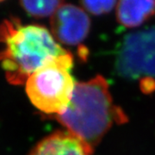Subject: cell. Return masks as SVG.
I'll use <instances>...</instances> for the list:
<instances>
[{
	"instance_id": "7",
	"label": "cell",
	"mask_w": 155,
	"mask_h": 155,
	"mask_svg": "<svg viewBox=\"0 0 155 155\" xmlns=\"http://www.w3.org/2000/svg\"><path fill=\"white\" fill-rule=\"evenodd\" d=\"M155 14V0H118L116 18L122 26L136 28Z\"/></svg>"
},
{
	"instance_id": "5",
	"label": "cell",
	"mask_w": 155,
	"mask_h": 155,
	"mask_svg": "<svg viewBox=\"0 0 155 155\" xmlns=\"http://www.w3.org/2000/svg\"><path fill=\"white\" fill-rule=\"evenodd\" d=\"M51 33L57 41L69 46L82 43L91 29L87 12L72 4H64L50 17Z\"/></svg>"
},
{
	"instance_id": "10",
	"label": "cell",
	"mask_w": 155,
	"mask_h": 155,
	"mask_svg": "<svg viewBox=\"0 0 155 155\" xmlns=\"http://www.w3.org/2000/svg\"><path fill=\"white\" fill-rule=\"evenodd\" d=\"M4 1H5V0H0V3H2V2H4Z\"/></svg>"
},
{
	"instance_id": "1",
	"label": "cell",
	"mask_w": 155,
	"mask_h": 155,
	"mask_svg": "<svg viewBox=\"0 0 155 155\" xmlns=\"http://www.w3.org/2000/svg\"><path fill=\"white\" fill-rule=\"evenodd\" d=\"M0 66L7 81L22 85L46 61L67 54L46 27L23 24L17 17L0 23Z\"/></svg>"
},
{
	"instance_id": "2",
	"label": "cell",
	"mask_w": 155,
	"mask_h": 155,
	"mask_svg": "<svg viewBox=\"0 0 155 155\" xmlns=\"http://www.w3.org/2000/svg\"><path fill=\"white\" fill-rule=\"evenodd\" d=\"M55 118L68 132L91 148L99 143L114 124L127 121L122 109L114 104L109 84L101 75L85 82H76L67 109Z\"/></svg>"
},
{
	"instance_id": "3",
	"label": "cell",
	"mask_w": 155,
	"mask_h": 155,
	"mask_svg": "<svg viewBox=\"0 0 155 155\" xmlns=\"http://www.w3.org/2000/svg\"><path fill=\"white\" fill-rule=\"evenodd\" d=\"M72 67L73 57L68 52L49 59L29 76L25 89L35 108L55 116L66 111L76 84L71 73Z\"/></svg>"
},
{
	"instance_id": "8",
	"label": "cell",
	"mask_w": 155,
	"mask_h": 155,
	"mask_svg": "<svg viewBox=\"0 0 155 155\" xmlns=\"http://www.w3.org/2000/svg\"><path fill=\"white\" fill-rule=\"evenodd\" d=\"M22 9L29 16L36 18L51 17L65 0H19Z\"/></svg>"
},
{
	"instance_id": "9",
	"label": "cell",
	"mask_w": 155,
	"mask_h": 155,
	"mask_svg": "<svg viewBox=\"0 0 155 155\" xmlns=\"http://www.w3.org/2000/svg\"><path fill=\"white\" fill-rule=\"evenodd\" d=\"M80 2L84 11L100 16L110 12L116 6L118 0H80Z\"/></svg>"
},
{
	"instance_id": "6",
	"label": "cell",
	"mask_w": 155,
	"mask_h": 155,
	"mask_svg": "<svg viewBox=\"0 0 155 155\" xmlns=\"http://www.w3.org/2000/svg\"><path fill=\"white\" fill-rule=\"evenodd\" d=\"M93 148L68 131H57L41 140L29 155H92Z\"/></svg>"
},
{
	"instance_id": "4",
	"label": "cell",
	"mask_w": 155,
	"mask_h": 155,
	"mask_svg": "<svg viewBox=\"0 0 155 155\" xmlns=\"http://www.w3.org/2000/svg\"><path fill=\"white\" fill-rule=\"evenodd\" d=\"M116 69L127 79L155 78V27L127 35L116 59Z\"/></svg>"
}]
</instances>
